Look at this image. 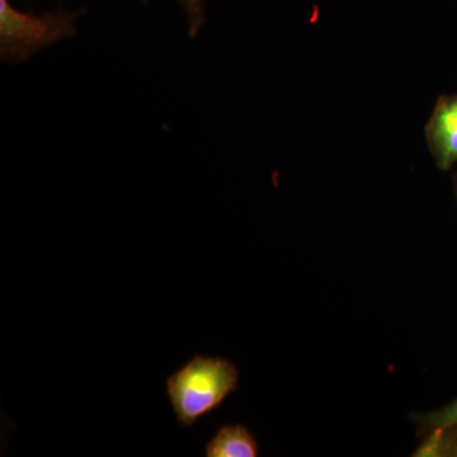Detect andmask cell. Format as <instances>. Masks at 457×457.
I'll list each match as a JSON object with an SVG mask.
<instances>
[{"mask_svg":"<svg viewBox=\"0 0 457 457\" xmlns=\"http://www.w3.org/2000/svg\"><path fill=\"white\" fill-rule=\"evenodd\" d=\"M237 386L239 370L231 361L201 354L165 380L168 399L182 428L220 408Z\"/></svg>","mask_w":457,"mask_h":457,"instance_id":"obj_1","label":"cell"},{"mask_svg":"<svg viewBox=\"0 0 457 457\" xmlns=\"http://www.w3.org/2000/svg\"><path fill=\"white\" fill-rule=\"evenodd\" d=\"M79 14L45 13L36 16L12 7L9 0H0V55L12 64L25 62L29 57L77 35L75 20Z\"/></svg>","mask_w":457,"mask_h":457,"instance_id":"obj_2","label":"cell"},{"mask_svg":"<svg viewBox=\"0 0 457 457\" xmlns=\"http://www.w3.org/2000/svg\"><path fill=\"white\" fill-rule=\"evenodd\" d=\"M426 139L442 170L457 163V96H442L426 126Z\"/></svg>","mask_w":457,"mask_h":457,"instance_id":"obj_3","label":"cell"},{"mask_svg":"<svg viewBox=\"0 0 457 457\" xmlns=\"http://www.w3.org/2000/svg\"><path fill=\"white\" fill-rule=\"evenodd\" d=\"M258 453L253 433L243 425L222 426L204 445L206 457H257Z\"/></svg>","mask_w":457,"mask_h":457,"instance_id":"obj_4","label":"cell"},{"mask_svg":"<svg viewBox=\"0 0 457 457\" xmlns=\"http://www.w3.org/2000/svg\"><path fill=\"white\" fill-rule=\"evenodd\" d=\"M425 423L432 428H445L457 432V400L441 411L425 417Z\"/></svg>","mask_w":457,"mask_h":457,"instance_id":"obj_5","label":"cell"},{"mask_svg":"<svg viewBox=\"0 0 457 457\" xmlns=\"http://www.w3.org/2000/svg\"><path fill=\"white\" fill-rule=\"evenodd\" d=\"M149 2V0H144ZM188 17L189 37H196L204 22V0H179Z\"/></svg>","mask_w":457,"mask_h":457,"instance_id":"obj_6","label":"cell"},{"mask_svg":"<svg viewBox=\"0 0 457 457\" xmlns=\"http://www.w3.org/2000/svg\"><path fill=\"white\" fill-rule=\"evenodd\" d=\"M455 192H456V197H457V176L455 177Z\"/></svg>","mask_w":457,"mask_h":457,"instance_id":"obj_7","label":"cell"}]
</instances>
